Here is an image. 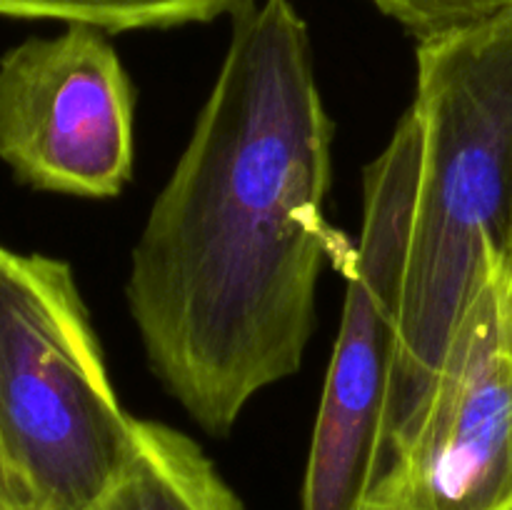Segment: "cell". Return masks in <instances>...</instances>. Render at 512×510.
Wrapping results in <instances>:
<instances>
[{
  "label": "cell",
  "mask_w": 512,
  "mask_h": 510,
  "mask_svg": "<svg viewBox=\"0 0 512 510\" xmlns=\"http://www.w3.org/2000/svg\"><path fill=\"white\" fill-rule=\"evenodd\" d=\"M335 125L290 0L233 15L228 53L128 278L145 355L205 433L303 365L325 258L353 250L325 220Z\"/></svg>",
  "instance_id": "6da1fadb"
},
{
  "label": "cell",
  "mask_w": 512,
  "mask_h": 510,
  "mask_svg": "<svg viewBox=\"0 0 512 510\" xmlns=\"http://www.w3.org/2000/svg\"><path fill=\"white\" fill-rule=\"evenodd\" d=\"M410 110L420 155L388 453L418 420L465 310L490 275H512V10L418 40Z\"/></svg>",
  "instance_id": "7a4b0ae2"
},
{
  "label": "cell",
  "mask_w": 512,
  "mask_h": 510,
  "mask_svg": "<svg viewBox=\"0 0 512 510\" xmlns=\"http://www.w3.org/2000/svg\"><path fill=\"white\" fill-rule=\"evenodd\" d=\"M138 433L70 265L0 245V448L28 510L88 508L130 468Z\"/></svg>",
  "instance_id": "3957f363"
},
{
  "label": "cell",
  "mask_w": 512,
  "mask_h": 510,
  "mask_svg": "<svg viewBox=\"0 0 512 510\" xmlns=\"http://www.w3.org/2000/svg\"><path fill=\"white\" fill-rule=\"evenodd\" d=\"M418 155V123L408 110L363 173V230L343 268V323L315 420L303 510H363L385 465Z\"/></svg>",
  "instance_id": "277c9868"
},
{
  "label": "cell",
  "mask_w": 512,
  "mask_h": 510,
  "mask_svg": "<svg viewBox=\"0 0 512 510\" xmlns=\"http://www.w3.org/2000/svg\"><path fill=\"white\" fill-rule=\"evenodd\" d=\"M510 313L512 275L493 273L363 510H512Z\"/></svg>",
  "instance_id": "5b68a950"
},
{
  "label": "cell",
  "mask_w": 512,
  "mask_h": 510,
  "mask_svg": "<svg viewBox=\"0 0 512 510\" xmlns=\"http://www.w3.org/2000/svg\"><path fill=\"white\" fill-rule=\"evenodd\" d=\"M135 88L105 30L70 23L0 58V158L35 190L115 198L133 178Z\"/></svg>",
  "instance_id": "8992f818"
},
{
  "label": "cell",
  "mask_w": 512,
  "mask_h": 510,
  "mask_svg": "<svg viewBox=\"0 0 512 510\" xmlns=\"http://www.w3.org/2000/svg\"><path fill=\"white\" fill-rule=\"evenodd\" d=\"M130 468L85 510H245L195 440L155 420H140Z\"/></svg>",
  "instance_id": "52a82bcc"
},
{
  "label": "cell",
  "mask_w": 512,
  "mask_h": 510,
  "mask_svg": "<svg viewBox=\"0 0 512 510\" xmlns=\"http://www.w3.org/2000/svg\"><path fill=\"white\" fill-rule=\"evenodd\" d=\"M255 0H0L8 18H48L93 25L105 33L175 28L235 15Z\"/></svg>",
  "instance_id": "ba28073f"
},
{
  "label": "cell",
  "mask_w": 512,
  "mask_h": 510,
  "mask_svg": "<svg viewBox=\"0 0 512 510\" xmlns=\"http://www.w3.org/2000/svg\"><path fill=\"white\" fill-rule=\"evenodd\" d=\"M418 40L483 23L512 10V0H370Z\"/></svg>",
  "instance_id": "9c48e42d"
},
{
  "label": "cell",
  "mask_w": 512,
  "mask_h": 510,
  "mask_svg": "<svg viewBox=\"0 0 512 510\" xmlns=\"http://www.w3.org/2000/svg\"><path fill=\"white\" fill-rule=\"evenodd\" d=\"M0 510H28L13 475H10L8 463H5L3 448H0Z\"/></svg>",
  "instance_id": "30bf717a"
},
{
  "label": "cell",
  "mask_w": 512,
  "mask_h": 510,
  "mask_svg": "<svg viewBox=\"0 0 512 510\" xmlns=\"http://www.w3.org/2000/svg\"><path fill=\"white\" fill-rule=\"evenodd\" d=\"M510 323H512V313H510Z\"/></svg>",
  "instance_id": "8fae6325"
}]
</instances>
